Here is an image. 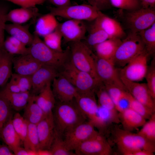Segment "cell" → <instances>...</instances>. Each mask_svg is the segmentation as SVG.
Listing matches in <instances>:
<instances>
[{
  "label": "cell",
  "instance_id": "obj_23",
  "mask_svg": "<svg viewBox=\"0 0 155 155\" xmlns=\"http://www.w3.org/2000/svg\"><path fill=\"white\" fill-rule=\"evenodd\" d=\"M51 83H48L38 95L33 94L34 101L46 115L52 112L56 102Z\"/></svg>",
  "mask_w": 155,
  "mask_h": 155
},
{
  "label": "cell",
  "instance_id": "obj_43",
  "mask_svg": "<svg viewBox=\"0 0 155 155\" xmlns=\"http://www.w3.org/2000/svg\"><path fill=\"white\" fill-rule=\"evenodd\" d=\"M110 2L111 6L128 11L141 8L138 0H110Z\"/></svg>",
  "mask_w": 155,
  "mask_h": 155
},
{
  "label": "cell",
  "instance_id": "obj_47",
  "mask_svg": "<svg viewBox=\"0 0 155 155\" xmlns=\"http://www.w3.org/2000/svg\"><path fill=\"white\" fill-rule=\"evenodd\" d=\"M10 1L21 7H28L42 5L46 0H5Z\"/></svg>",
  "mask_w": 155,
  "mask_h": 155
},
{
  "label": "cell",
  "instance_id": "obj_9",
  "mask_svg": "<svg viewBox=\"0 0 155 155\" xmlns=\"http://www.w3.org/2000/svg\"><path fill=\"white\" fill-rule=\"evenodd\" d=\"M150 55L146 50L136 56L122 68H118L119 75L133 82L142 80L147 71Z\"/></svg>",
  "mask_w": 155,
  "mask_h": 155
},
{
  "label": "cell",
  "instance_id": "obj_29",
  "mask_svg": "<svg viewBox=\"0 0 155 155\" xmlns=\"http://www.w3.org/2000/svg\"><path fill=\"white\" fill-rule=\"evenodd\" d=\"M24 109V118L28 123L36 125L46 115L35 102L32 94Z\"/></svg>",
  "mask_w": 155,
  "mask_h": 155
},
{
  "label": "cell",
  "instance_id": "obj_33",
  "mask_svg": "<svg viewBox=\"0 0 155 155\" xmlns=\"http://www.w3.org/2000/svg\"><path fill=\"white\" fill-rule=\"evenodd\" d=\"M4 48L8 53L13 55L29 54L28 47H27L18 39L11 36L4 41Z\"/></svg>",
  "mask_w": 155,
  "mask_h": 155
},
{
  "label": "cell",
  "instance_id": "obj_38",
  "mask_svg": "<svg viewBox=\"0 0 155 155\" xmlns=\"http://www.w3.org/2000/svg\"><path fill=\"white\" fill-rule=\"evenodd\" d=\"M43 37V41L49 48L61 52L63 51L61 47V40L63 37L57 28L53 32Z\"/></svg>",
  "mask_w": 155,
  "mask_h": 155
},
{
  "label": "cell",
  "instance_id": "obj_45",
  "mask_svg": "<svg viewBox=\"0 0 155 155\" xmlns=\"http://www.w3.org/2000/svg\"><path fill=\"white\" fill-rule=\"evenodd\" d=\"M105 89L115 106L116 108L120 99L125 95L127 90L115 86L104 85Z\"/></svg>",
  "mask_w": 155,
  "mask_h": 155
},
{
  "label": "cell",
  "instance_id": "obj_39",
  "mask_svg": "<svg viewBox=\"0 0 155 155\" xmlns=\"http://www.w3.org/2000/svg\"><path fill=\"white\" fill-rule=\"evenodd\" d=\"M129 107L140 115L145 119H148L154 113L142 103L134 98L128 92Z\"/></svg>",
  "mask_w": 155,
  "mask_h": 155
},
{
  "label": "cell",
  "instance_id": "obj_5",
  "mask_svg": "<svg viewBox=\"0 0 155 155\" xmlns=\"http://www.w3.org/2000/svg\"><path fill=\"white\" fill-rule=\"evenodd\" d=\"M146 50L138 33L131 32L117 48L113 60L115 66L123 67L131 60Z\"/></svg>",
  "mask_w": 155,
  "mask_h": 155
},
{
  "label": "cell",
  "instance_id": "obj_1",
  "mask_svg": "<svg viewBox=\"0 0 155 155\" xmlns=\"http://www.w3.org/2000/svg\"><path fill=\"white\" fill-rule=\"evenodd\" d=\"M52 113L56 132L63 138L66 133L87 119L75 99L69 102H56Z\"/></svg>",
  "mask_w": 155,
  "mask_h": 155
},
{
  "label": "cell",
  "instance_id": "obj_4",
  "mask_svg": "<svg viewBox=\"0 0 155 155\" xmlns=\"http://www.w3.org/2000/svg\"><path fill=\"white\" fill-rule=\"evenodd\" d=\"M59 73L67 79L79 93L93 92L102 83L90 74L77 68L70 60L59 71Z\"/></svg>",
  "mask_w": 155,
  "mask_h": 155
},
{
  "label": "cell",
  "instance_id": "obj_19",
  "mask_svg": "<svg viewBox=\"0 0 155 155\" xmlns=\"http://www.w3.org/2000/svg\"><path fill=\"white\" fill-rule=\"evenodd\" d=\"M93 26L104 31L110 38L121 39L125 36V33L120 23L99 11L97 18L94 20Z\"/></svg>",
  "mask_w": 155,
  "mask_h": 155
},
{
  "label": "cell",
  "instance_id": "obj_14",
  "mask_svg": "<svg viewBox=\"0 0 155 155\" xmlns=\"http://www.w3.org/2000/svg\"><path fill=\"white\" fill-rule=\"evenodd\" d=\"M57 28L66 42L81 41L85 38L87 28L82 20L69 19L59 23Z\"/></svg>",
  "mask_w": 155,
  "mask_h": 155
},
{
  "label": "cell",
  "instance_id": "obj_22",
  "mask_svg": "<svg viewBox=\"0 0 155 155\" xmlns=\"http://www.w3.org/2000/svg\"><path fill=\"white\" fill-rule=\"evenodd\" d=\"M119 117L123 129L130 131L142 126L146 122V119L130 108L119 113Z\"/></svg>",
  "mask_w": 155,
  "mask_h": 155
},
{
  "label": "cell",
  "instance_id": "obj_50",
  "mask_svg": "<svg viewBox=\"0 0 155 155\" xmlns=\"http://www.w3.org/2000/svg\"><path fill=\"white\" fill-rule=\"evenodd\" d=\"M13 153L15 155H37V152L27 149L21 146L14 151Z\"/></svg>",
  "mask_w": 155,
  "mask_h": 155
},
{
  "label": "cell",
  "instance_id": "obj_41",
  "mask_svg": "<svg viewBox=\"0 0 155 155\" xmlns=\"http://www.w3.org/2000/svg\"><path fill=\"white\" fill-rule=\"evenodd\" d=\"M12 109L8 101L0 95V133L5 124L13 116Z\"/></svg>",
  "mask_w": 155,
  "mask_h": 155
},
{
  "label": "cell",
  "instance_id": "obj_44",
  "mask_svg": "<svg viewBox=\"0 0 155 155\" xmlns=\"http://www.w3.org/2000/svg\"><path fill=\"white\" fill-rule=\"evenodd\" d=\"M17 82L21 92H29L32 88L31 76L12 73L11 76Z\"/></svg>",
  "mask_w": 155,
  "mask_h": 155
},
{
  "label": "cell",
  "instance_id": "obj_16",
  "mask_svg": "<svg viewBox=\"0 0 155 155\" xmlns=\"http://www.w3.org/2000/svg\"><path fill=\"white\" fill-rule=\"evenodd\" d=\"M52 90L57 101L67 102L75 99L78 94L75 87L59 73L53 80Z\"/></svg>",
  "mask_w": 155,
  "mask_h": 155
},
{
  "label": "cell",
  "instance_id": "obj_56",
  "mask_svg": "<svg viewBox=\"0 0 155 155\" xmlns=\"http://www.w3.org/2000/svg\"><path fill=\"white\" fill-rule=\"evenodd\" d=\"M3 49H2V50H1V51H0V55L1 54V52H2V50H3Z\"/></svg>",
  "mask_w": 155,
  "mask_h": 155
},
{
  "label": "cell",
  "instance_id": "obj_53",
  "mask_svg": "<svg viewBox=\"0 0 155 155\" xmlns=\"http://www.w3.org/2000/svg\"><path fill=\"white\" fill-rule=\"evenodd\" d=\"M12 151L6 144H0V155H13Z\"/></svg>",
  "mask_w": 155,
  "mask_h": 155
},
{
  "label": "cell",
  "instance_id": "obj_2",
  "mask_svg": "<svg viewBox=\"0 0 155 155\" xmlns=\"http://www.w3.org/2000/svg\"><path fill=\"white\" fill-rule=\"evenodd\" d=\"M34 38L28 47L29 54L43 65L53 67L59 71L70 59V47L62 51L53 50L48 46L34 32Z\"/></svg>",
  "mask_w": 155,
  "mask_h": 155
},
{
  "label": "cell",
  "instance_id": "obj_48",
  "mask_svg": "<svg viewBox=\"0 0 155 155\" xmlns=\"http://www.w3.org/2000/svg\"><path fill=\"white\" fill-rule=\"evenodd\" d=\"M89 5L101 11L108 9L112 6L110 0H87Z\"/></svg>",
  "mask_w": 155,
  "mask_h": 155
},
{
  "label": "cell",
  "instance_id": "obj_17",
  "mask_svg": "<svg viewBox=\"0 0 155 155\" xmlns=\"http://www.w3.org/2000/svg\"><path fill=\"white\" fill-rule=\"evenodd\" d=\"M36 128L39 149L49 150L55 133L52 112L46 115L36 125Z\"/></svg>",
  "mask_w": 155,
  "mask_h": 155
},
{
  "label": "cell",
  "instance_id": "obj_26",
  "mask_svg": "<svg viewBox=\"0 0 155 155\" xmlns=\"http://www.w3.org/2000/svg\"><path fill=\"white\" fill-rule=\"evenodd\" d=\"M13 116L5 124L0 133V138L13 152L21 146L22 142L12 122Z\"/></svg>",
  "mask_w": 155,
  "mask_h": 155
},
{
  "label": "cell",
  "instance_id": "obj_10",
  "mask_svg": "<svg viewBox=\"0 0 155 155\" xmlns=\"http://www.w3.org/2000/svg\"><path fill=\"white\" fill-rule=\"evenodd\" d=\"M95 62L97 75L104 84L115 86L127 90L121 80L118 68L112 63L96 55Z\"/></svg>",
  "mask_w": 155,
  "mask_h": 155
},
{
  "label": "cell",
  "instance_id": "obj_13",
  "mask_svg": "<svg viewBox=\"0 0 155 155\" xmlns=\"http://www.w3.org/2000/svg\"><path fill=\"white\" fill-rule=\"evenodd\" d=\"M120 77L127 91L132 96L155 113V100L151 96L146 84L132 81L121 76Z\"/></svg>",
  "mask_w": 155,
  "mask_h": 155
},
{
  "label": "cell",
  "instance_id": "obj_12",
  "mask_svg": "<svg viewBox=\"0 0 155 155\" xmlns=\"http://www.w3.org/2000/svg\"><path fill=\"white\" fill-rule=\"evenodd\" d=\"M77 155H110L112 150L103 134H97L81 144L74 150Z\"/></svg>",
  "mask_w": 155,
  "mask_h": 155
},
{
  "label": "cell",
  "instance_id": "obj_51",
  "mask_svg": "<svg viewBox=\"0 0 155 155\" xmlns=\"http://www.w3.org/2000/svg\"><path fill=\"white\" fill-rule=\"evenodd\" d=\"M138 0L141 8L146 9H155V0Z\"/></svg>",
  "mask_w": 155,
  "mask_h": 155
},
{
  "label": "cell",
  "instance_id": "obj_24",
  "mask_svg": "<svg viewBox=\"0 0 155 155\" xmlns=\"http://www.w3.org/2000/svg\"><path fill=\"white\" fill-rule=\"evenodd\" d=\"M27 25H22V24L12 23L6 24L5 31L11 36L18 39L26 46H30L34 38V35L29 31V28L32 22Z\"/></svg>",
  "mask_w": 155,
  "mask_h": 155
},
{
  "label": "cell",
  "instance_id": "obj_55",
  "mask_svg": "<svg viewBox=\"0 0 155 155\" xmlns=\"http://www.w3.org/2000/svg\"><path fill=\"white\" fill-rule=\"evenodd\" d=\"M37 155H52L49 150L39 149L37 151Z\"/></svg>",
  "mask_w": 155,
  "mask_h": 155
},
{
  "label": "cell",
  "instance_id": "obj_49",
  "mask_svg": "<svg viewBox=\"0 0 155 155\" xmlns=\"http://www.w3.org/2000/svg\"><path fill=\"white\" fill-rule=\"evenodd\" d=\"M3 90L11 93L21 92L19 87L15 80L11 77L10 81L7 84Z\"/></svg>",
  "mask_w": 155,
  "mask_h": 155
},
{
  "label": "cell",
  "instance_id": "obj_36",
  "mask_svg": "<svg viewBox=\"0 0 155 155\" xmlns=\"http://www.w3.org/2000/svg\"><path fill=\"white\" fill-rule=\"evenodd\" d=\"M49 150L52 155H76L67 148L63 138L58 135L56 131Z\"/></svg>",
  "mask_w": 155,
  "mask_h": 155
},
{
  "label": "cell",
  "instance_id": "obj_32",
  "mask_svg": "<svg viewBox=\"0 0 155 155\" xmlns=\"http://www.w3.org/2000/svg\"><path fill=\"white\" fill-rule=\"evenodd\" d=\"M150 55L155 52V23L148 28L138 33Z\"/></svg>",
  "mask_w": 155,
  "mask_h": 155
},
{
  "label": "cell",
  "instance_id": "obj_37",
  "mask_svg": "<svg viewBox=\"0 0 155 155\" xmlns=\"http://www.w3.org/2000/svg\"><path fill=\"white\" fill-rule=\"evenodd\" d=\"M12 122L15 131L23 142L26 136L28 122L19 113H16L13 116Z\"/></svg>",
  "mask_w": 155,
  "mask_h": 155
},
{
  "label": "cell",
  "instance_id": "obj_42",
  "mask_svg": "<svg viewBox=\"0 0 155 155\" xmlns=\"http://www.w3.org/2000/svg\"><path fill=\"white\" fill-rule=\"evenodd\" d=\"M145 78L147 87L152 98L155 100V58L154 57L150 64L148 66Z\"/></svg>",
  "mask_w": 155,
  "mask_h": 155
},
{
  "label": "cell",
  "instance_id": "obj_27",
  "mask_svg": "<svg viewBox=\"0 0 155 155\" xmlns=\"http://www.w3.org/2000/svg\"><path fill=\"white\" fill-rule=\"evenodd\" d=\"M0 95L8 101L12 109L17 111L24 109L32 95L30 91L11 93L3 89L0 90Z\"/></svg>",
  "mask_w": 155,
  "mask_h": 155
},
{
  "label": "cell",
  "instance_id": "obj_54",
  "mask_svg": "<svg viewBox=\"0 0 155 155\" xmlns=\"http://www.w3.org/2000/svg\"><path fill=\"white\" fill-rule=\"evenodd\" d=\"M154 152L144 150H140L133 153V155H154Z\"/></svg>",
  "mask_w": 155,
  "mask_h": 155
},
{
  "label": "cell",
  "instance_id": "obj_3",
  "mask_svg": "<svg viewBox=\"0 0 155 155\" xmlns=\"http://www.w3.org/2000/svg\"><path fill=\"white\" fill-rule=\"evenodd\" d=\"M114 141L119 150L124 155H133L135 152L144 150L154 152L155 142L136 133L115 126L112 130Z\"/></svg>",
  "mask_w": 155,
  "mask_h": 155
},
{
  "label": "cell",
  "instance_id": "obj_21",
  "mask_svg": "<svg viewBox=\"0 0 155 155\" xmlns=\"http://www.w3.org/2000/svg\"><path fill=\"white\" fill-rule=\"evenodd\" d=\"M40 16L38 9L36 6L21 7L13 9L8 12L6 15V20L7 21L10 22L12 23L22 24L31 19L35 21L37 17Z\"/></svg>",
  "mask_w": 155,
  "mask_h": 155
},
{
  "label": "cell",
  "instance_id": "obj_18",
  "mask_svg": "<svg viewBox=\"0 0 155 155\" xmlns=\"http://www.w3.org/2000/svg\"><path fill=\"white\" fill-rule=\"evenodd\" d=\"M59 74V71L55 68L42 65L31 76L32 94H38L48 83L51 82Z\"/></svg>",
  "mask_w": 155,
  "mask_h": 155
},
{
  "label": "cell",
  "instance_id": "obj_35",
  "mask_svg": "<svg viewBox=\"0 0 155 155\" xmlns=\"http://www.w3.org/2000/svg\"><path fill=\"white\" fill-rule=\"evenodd\" d=\"M89 34L84 43L90 49L109 39L108 35L103 30L92 25Z\"/></svg>",
  "mask_w": 155,
  "mask_h": 155
},
{
  "label": "cell",
  "instance_id": "obj_15",
  "mask_svg": "<svg viewBox=\"0 0 155 155\" xmlns=\"http://www.w3.org/2000/svg\"><path fill=\"white\" fill-rule=\"evenodd\" d=\"M95 94V93L93 92L84 93L78 92L75 100L82 112L96 127L98 123L99 106Z\"/></svg>",
  "mask_w": 155,
  "mask_h": 155
},
{
  "label": "cell",
  "instance_id": "obj_8",
  "mask_svg": "<svg viewBox=\"0 0 155 155\" xmlns=\"http://www.w3.org/2000/svg\"><path fill=\"white\" fill-rule=\"evenodd\" d=\"M127 26L131 32L138 33L155 23V9H140L129 11L125 16Z\"/></svg>",
  "mask_w": 155,
  "mask_h": 155
},
{
  "label": "cell",
  "instance_id": "obj_6",
  "mask_svg": "<svg viewBox=\"0 0 155 155\" xmlns=\"http://www.w3.org/2000/svg\"><path fill=\"white\" fill-rule=\"evenodd\" d=\"M70 49V61L73 65L100 81L96 70L95 55L91 49L81 41L72 42Z\"/></svg>",
  "mask_w": 155,
  "mask_h": 155
},
{
  "label": "cell",
  "instance_id": "obj_52",
  "mask_svg": "<svg viewBox=\"0 0 155 155\" xmlns=\"http://www.w3.org/2000/svg\"><path fill=\"white\" fill-rule=\"evenodd\" d=\"M57 7H61L71 5L70 0H48Z\"/></svg>",
  "mask_w": 155,
  "mask_h": 155
},
{
  "label": "cell",
  "instance_id": "obj_30",
  "mask_svg": "<svg viewBox=\"0 0 155 155\" xmlns=\"http://www.w3.org/2000/svg\"><path fill=\"white\" fill-rule=\"evenodd\" d=\"M13 57L4 49L2 50L0 55V88L11 77Z\"/></svg>",
  "mask_w": 155,
  "mask_h": 155
},
{
  "label": "cell",
  "instance_id": "obj_20",
  "mask_svg": "<svg viewBox=\"0 0 155 155\" xmlns=\"http://www.w3.org/2000/svg\"><path fill=\"white\" fill-rule=\"evenodd\" d=\"M12 62L16 73L29 76H31L43 65L29 54L13 57Z\"/></svg>",
  "mask_w": 155,
  "mask_h": 155
},
{
  "label": "cell",
  "instance_id": "obj_40",
  "mask_svg": "<svg viewBox=\"0 0 155 155\" xmlns=\"http://www.w3.org/2000/svg\"><path fill=\"white\" fill-rule=\"evenodd\" d=\"M149 119L137 133L148 140L155 142V113L152 115Z\"/></svg>",
  "mask_w": 155,
  "mask_h": 155
},
{
  "label": "cell",
  "instance_id": "obj_11",
  "mask_svg": "<svg viewBox=\"0 0 155 155\" xmlns=\"http://www.w3.org/2000/svg\"><path fill=\"white\" fill-rule=\"evenodd\" d=\"M92 123L86 121L67 132L63 139L67 148L74 151L82 143L98 133Z\"/></svg>",
  "mask_w": 155,
  "mask_h": 155
},
{
  "label": "cell",
  "instance_id": "obj_34",
  "mask_svg": "<svg viewBox=\"0 0 155 155\" xmlns=\"http://www.w3.org/2000/svg\"><path fill=\"white\" fill-rule=\"evenodd\" d=\"M23 143L24 148L26 149L36 152L39 149V141L36 125L28 123L27 134Z\"/></svg>",
  "mask_w": 155,
  "mask_h": 155
},
{
  "label": "cell",
  "instance_id": "obj_25",
  "mask_svg": "<svg viewBox=\"0 0 155 155\" xmlns=\"http://www.w3.org/2000/svg\"><path fill=\"white\" fill-rule=\"evenodd\" d=\"M121 41V39L111 38L96 45L94 47L96 55L113 63L114 55Z\"/></svg>",
  "mask_w": 155,
  "mask_h": 155
},
{
  "label": "cell",
  "instance_id": "obj_7",
  "mask_svg": "<svg viewBox=\"0 0 155 155\" xmlns=\"http://www.w3.org/2000/svg\"><path fill=\"white\" fill-rule=\"evenodd\" d=\"M50 13L55 16L69 19L88 21L94 20L99 11L88 4H81L61 7H49Z\"/></svg>",
  "mask_w": 155,
  "mask_h": 155
},
{
  "label": "cell",
  "instance_id": "obj_46",
  "mask_svg": "<svg viewBox=\"0 0 155 155\" xmlns=\"http://www.w3.org/2000/svg\"><path fill=\"white\" fill-rule=\"evenodd\" d=\"M8 9L5 6L0 5V51L3 49L4 42V32L7 21Z\"/></svg>",
  "mask_w": 155,
  "mask_h": 155
},
{
  "label": "cell",
  "instance_id": "obj_31",
  "mask_svg": "<svg viewBox=\"0 0 155 155\" xmlns=\"http://www.w3.org/2000/svg\"><path fill=\"white\" fill-rule=\"evenodd\" d=\"M98 99V105L113 113L118 114L112 99L106 90L104 84L102 83L95 92Z\"/></svg>",
  "mask_w": 155,
  "mask_h": 155
},
{
  "label": "cell",
  "instance_id": "obj_28",
  "mask_svg": "<svg viewBox=\"0 0 155 155\" xmlns=\"http://www.w3.org/2000/svg\"><path fill=\"white\" fill-rule=\"evenodd\" d=\"M59 24L55 16L50 13L40 16L38 19L34 32L39 36L44 37L55 31Z\"/></svg>",
  "mask_w": 155,
  "mask_h": 155
}]
</instances>
